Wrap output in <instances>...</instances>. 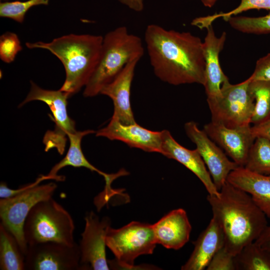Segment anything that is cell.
Segmentation results:
<instances>
[{
	"mask_svg": "<svg viewBox=\"0 0 270 270\" xmlns=\"http://www.w3.org/2000/svg\"><path fill=\"white\" fill-rule=\"evenodd\" d=\"M96 136L122 142L132 148L162 154V130L152 131L137 124H121L111 118L108 125L96 132Z\"/></svg>",
	"mask_w": 270,
	"mask_h": 270,
	"instance_id": "5bb4252c",
	"label": "cell"
},
{
	"mask_svg": "<svg viewBox=\"0 0 270 270\" xmlns=\"http://www.w3.org/2000/svg\"><path fill=\"white\" fill-rule=\"evenodd\" d=\"M22 48L18 35L7 32L0 36V58L5 63L13 62Z\"/></svg>",
	"mask_w": 270,
	"mask_h": 270,
	"instance_id": "f1b7e54d",
	"label": "cell"
},
{
	"mask_svg": "<svg viewBox=\"0 0 270 270\" xmlns=\"http://www.w3.org/2000/svg\"><path fill=\"white\" fill-rule=\"evenodd\" d=\"M249 88L255 101L250 124H256L270 117V82L250 80Z\"/></svg>",
	"mask_w": 270,
	"mask_h": 270,
	"instance_id": "d4e9b609",
	"label": "cell"
},
{
	"mask_svg": "<svg viewBox=\"0 0 270 270\" xmlns=\"http://www.w3.org/2000/svg\"><path fill=\"white\" fill-rule=\"evenodd\" d=\"M235 256L224 248H221L212 257L207 270H236Z\"/></svg>",
	"mask_w": 270,
	"mask_h": 270,
	"instance_id": "f546056e",
	"label": "cell"
},
{
	"mask_svg": "<svg viewBox=\"0 0 270 270\" xmlns=\"http://www.w3.org/2000/svg\"><path fill=\"white\" fill-rule=\"evenodd\" d=\"M103 36L90 34H70L49 42H26L30 49L48 50L60 60L66 72L64 82L60 90L70 96L85 87L98 64Z\"/></svg>",
	"mask_w": 270,
	"mask_h": 270,
	"instance_id": "3957f363",
	"label": "cell"
},
{
	"mask_svg": "<svg viewBox=\"0 0 270 270\" xmlns=\"http://www.w3.org/2000/svg\"><path fill=\"white\" fill-rule=\"evenodd\" d=\"M96 132L94 130H88L84 131H76L68 134L70 146L66 156L58 163L56 164L46 174L50 180L58 182L64 181L65 177L58 175L60 170L66 166L75 168H85L92 172H96L102 176L106 182V187L111 186L112 182L117 178L120 176V172L116 174L105 173L92 164L86 158L81 148V142L84 136L88 134Z\"/></svg>",
	"mask_w": 270,
	"mask_h": 270,
	"instance_id": "44dd1931",
	"label": "cell"
},
{
	"mask_svg": "<svg viewBox=\"0 0 270 270\" xmlns=\"http://www.w3.org/2000/svg\"><path fill=\"white\" fill-rule=\"evenodd\" d=\"M56 188L57 185L53 182L38 184L14 196L0 200V224L16 237L24 254L28 246L24 232L26 218L36 204L52 198Z\"/></svg>",
	"mask_w": 270,
	"mask_h": 270,
	"instance_id": "ba28073f",
	"label": "cell"
},
{
	"mask_svg": "<svg viewBox=\"0 0 270 270\" xmlns=\"http://www.w3.org/2000/svg\"><path fill=\"white\" fill-rule=\"evenodd\" d=\"M161 154L178 161L192 172L202 182L209 194L218 196L220 192L196 149L190 150L184 148L174 140L168 130H163Z\"/></svg>",
	"mask_w": 270,
	"mask_h": 270,
	"instance_id": "2e32d148",
	"label": "cell"
},
{
	"mask_svg": "<svg viewBox=\"0 0 270 270\" xmlns=\"http://www.w3.org/2000/svg\"><path fill=\"white\" fill-rule=\"evenodd\" d=\"M152 227L156 243L176 250L188 242L192 230L186 212L181 208L170 211Z\"/></svg>",
	"mask_w": 270,
	"mask_h": 270,
	"instance_id": "ac0fdd59",
	"label": "cell"
},
{
	"mask_svg": "<svg viewBox=\"0 0 270 270\" xmlns=\"http://www.w3.org/2000/svg\"><path fill=\"white\" fill-rule=\"evenodd\" d=\"M0 269L25 270V254L13 234L0 224Z\"/></svg>",
	"mask_w": 270,
	"mask_h": 270,
	"instance_id": "7402d4cb",
	"label": "cell"
},
{
	"mask_svg": "<svg viewBox=\"0 0 270 270\" xmlns=\"http://www.w3.org/2000/svg\"><path fill=\"white\" fill-rule=\"evenodd\" d=\"M250 128L255 138L264 137L270 142V117L258 124H253Z\"/></svg>",
	"mask_w": 270,
	"mask_h": 270,
	"instance_id": "d6a6232c",
	"label": "cell"
},
{
	"mask_svg": "<svg viewBox=\"0 0 270 270\" xmlns=\"http://www.w3.org/2000/svg\"><path fill=\"white\" fill-rule=\"evenodd\" d=\"M156 244L152 224L134 221L118 229L110 226L106 245L116 259L108 262L131 268L136 258L152 254Z\"/></svg>",
	"mask_w": 270,
	"mask_h": 270,
	"instance_id": "52a82bcc",
	"label": "cell"
},
{
	"mask_svg": "<svg viewBox=\"0 0 270 270\" xmlns=\"http://www.w3.org/2000/svg\"><path fill=\"white\" fill-rule=\"evenodd\" d=\"M234 258L236 270H270V250L255 241L244 246Z\"/></svg>",
	"mask_w": 270,
	"mask_h": 270,
	"instance_id": "603a6c76",
	"label": "cell"
},
{
	"mask_svg": "<svg viewBox=\"0 0 270 270\" xmlns=\"http://www.w3.org/2000/svg\"><path fill=\"white\" fill-rule=\"evenodd\" d=\"M219 192L218 196L208 194L207 200L223 230L224 248L236 256L260 236L268 226L266 216L250 194L228 181Z\"/></svg>",
	"mask_w": 270,
	"mask_h": 270,
	"instance_id": "7a4b0ae2",
	"label": "cell"
},
{
	"mask_svg": "<svg viewBox=\"0 0 270 270\" xmlns=\"http://www.w3.org/2000/svg\"></svg>",
	"mask_w": 270,
	"mask_h": 270,
	"instance_id": "8d00e7d4",
	"label": "cell"
},
{
	"mask_svg": "<svg viewBox=\"0 0 270 270\" xmlns=\"http://www.w3.org/2000/svg\"><path fill=\"white\" fill-rule=\"evenodd\" d=\"M140 60L136 59L129 62L100 93L112 100L114 109L112 118L122 124L136 123L130 104V90L135 69Z\"/></svg>",
	"mask_w": 270,
	"mask_h": 270,
	"instance_id": "9a60e30c",
	"label": "cell"
},
{
	"mask_svg": "<svg viewBox=\"0 0 270 270\" xmlns=\"http://www.w3.org/2000/svg\"><path fill=\"white\" fill-rule=\"evenodd\" d=\"M250 128L249 126L230 128L211 120L204 126L203 130L232 161L239 166L244 167L249 150L256 138Z\"/></svg>",
	"mask_w": 270,
	"mask_h": 270,
	"instance_id": "4fadbf2b",
	"label": "cell"
},
{
	"mask_svg": "<svg viewBox=\"0 0 270 270\" xmlns=\"http://www.w3.org/2000/svg\"><path fill=\"white\" fill-rule=\"evenodd\" d=\"M250 81L248 78L232 84L228 80L222 84L218 95L207 96L212 121L230 128L250 126L254 108L249 88Z\"/></svg>",
	"mask_w": 270,
	"mask_h": 270,
	"instance_id": "8992f818",
	"label": "cell"
},
{
	"mask_svg": "<svg viewBox=\"0 0 270 270\" xmlns=\"http://www.w3.org/2000/svg\"><path fill=\"white\" fill-rule=\"evenodd\" d=\"M206 34L203 42L205 59V76L204 86L207 96L218 95L222 84L228 80L222 72L219 60V55L226 40V34L223 32L218 37L216 36L212 24L206 28Z\"/></svg>",
	"mask_w": 270,
	"mask_h": 270,
	"instance_id": "e0dca14e",
	"label": "cell"
},
{
	"mask_svg": "<svg viewBox=\"0 0 270 270\" xmlns=\"http://www.w3.org/2000/svg\"><path fill=\"white\" fill-rule=\"evenodd\" d=\"M80 258V246L76 242L69 245L50 242L28 245L25 270H82Z\"/></svg>",
	"mask_w": 270,
	"mask_h": 270,
	"instance_id": "30bf717a",
	"label": "cell"
},
{
	"mask_svg": "<svg viewBox=\"0 0 270 270\" xmlns=\"http://www.w3.org/2000/svg\"><path fill=\"white\" fill-rule=\"evenodd\" d=\"M226 21L234 29L242 32L262 34L270 33V12L264 16H232Z\"/></svg>",
	"mask_w": 270,
	"mask_h": 270,
	"instance_id": "4316f807",
	"label": "cell"
},
{
	"mask_svg": "<svg viewBox=\"0 0 270 270\" xmlns=\"http://www.w3.org/2000/svg\"><path fill=\"white\" fill-rule=\"evenodd\" d=\"M264 9L270 12V0H240V4L234 9L226 12H220L206 16L194 18L191 22L192 25L200 29L206 28L216 19L222 18L224 20L232 16H235L250 10Z\"/></svg>",
	"mask_w": 270,
	"mask_h": 270,
	"instance_id": "484cf974",
	"label": "cell"
},
{
	"mask_svg": "<svg viewBox=\"0 0 270 270\" xmlns=\"http://www.w3.org/2000/svg\"><path fill=\"white\" fill-rule=\"evenodd\" d=\"M218 0H201L202 4L206 7L212 8Z\"/></svg>",
	"mask_w": 270,
	"mask_h": 270,
	"instance_id": "d590c367",
	"label": "cell"
},
{
	"mask_svg": "<svg viewBox=\"0 0 270 270\" xmlns=\"http://www.w3.org/2000/svg\"><path fill=\"white\" fill-rule=\"evenodd\" d=\"M49 0H28L24 2H4L0 3V16L22 23L28 11L32 7L48 5Z\"/></svg>",
	"mask_w": 270,
	"mask_h": 270,
	"instance_id": "83f0119b",
	"label": "cell"
},
{
	"mask_svg": "<svg viewBox=\"0 0 270 270\" xmlns=\"http://www.w3.org/2000/svg\"><path fill=\"white\" fill-rule=\"evenodd\" d=\"M120 3L128 6L129 8L137 12L144 10V0H118Z\"/></svg>",
	"mask_w": 270,
	"mask_h": 270,
	"instance_id": "e575fe53",
	"label": "cell"
},
{
	"mask_svg": "<svg viewBox=\"0 0 270 270\" xmlns=\"http://www.w3.org/2000/svg\"><path fill=\"white\" fill-rule=\"evenodd\" d=\"M84 220V229L79 245L82 268L108 270L110 267L106 258V236L110 226V220L108 217L100 220L91 211L86 214Z\"/></svg>",
	"mask_w": 270,
	"mask_h": 270,
	"instance_id": "8fae6325",
	"label": "cell"
},
{
	"mask_svg": "<svg viewBox=\"0 0 270 270\" xmlns=\"http://www.w3.org/2000/svg\"><path fill=\"white\" fill-rule=\"evenodd\" d=\"M74 224L70 214L52 198L36 204L29 212L24 227L28 245L57 242L72 245Z\"/></svg>",
	"mask_w": 270,
	"mask_h": 270,
	"instance_id": "5b68a950",
	"label": "cell"
},
{
	"mask_svg": "<svg viewBox=\"0 0 270 270\" xmlns=\"http://www.w3.org/2000/svg\"><path fill=\"white\" fill-rule=\"evenodd\" d=\"M184 128L188 138L196 144L216 188L220 191L230 173L239 166L228 158L222 149L203 130L200 129L196 122H186Z\"/></svg>",
	"mask_w": 270,
	"mask_h": 270,
	"instance_id": "7c38bea8",
	"label": "cell"
},
{
	"mask_svg": "<svg viewBox=\"0 0 270 270\" xmlns=\"http://www.w3.org/2000/svg\"><path fill=\"white\" fill-rule=\"evenodd\" d=\"M144 48L141 38L120 26L103 36L100 58L92 77L85 86L83 94L92 97L100 94L130 62L140 60Z\"/></svg>",
	"mask_w": 270,
	"mask_h": 270,
	"instance_id": "277c9868",
	"label": "cell"
},
{
	"mask_svg": "<svg viewBox=\"0 0 270 270\" xmlns=\"http://www.w3.org/2000/svg\"><path fill=\"white\" fill-rule=\"evenodd\" d=\"M249 78L252 81L270 82V53L256 61L254 72Z\"/></svg>",
	"mask_w": 270,
	"mask_h": 270,
	"instance_id": "4dcf8cb0",
	"label": "cell"
},
{
	"mask_svg": "<svg viewBox=\"0 0 270 270\" xmlns=\"http://www.w3.org/2000/svg\"><path fill=\"white\" fill-rule=\"evenodd\" d=\"M144 40L154 72L160 80L174 86L204 85L205 59L199 37L150 24Z\"/></svg>",
	"mask_w": 270,
	"mask_h": 270,
	"instance_id": "6da1fadb",
	"label": "cell"
},
{
	"mask_svg": "<svg viewBox=\"0 0 270 270\" xmlns=\"http://www.w3.org/2000/svg\"><path fill=\"white\" fill-rule=\"evenodd\" d=\"M244 168L252 172L270 175V142L264 137H256L252 144Z\"/></svg>",
	"mask_w": 270,
	"mask_h": 270,
	"instance_id": "cb8c5ba5",
	"label": "cell"
},
{
	"mask_svg": "<svg viewBox=\"0 0 270 270\" xmlns=\"http://www.w3.org/2000/svg\"><path fill=\"white\" fill-rule=\"evenodd\" d=\"M262 247L270 250V226H267L255 240Z\"/></svg>",
	"mask_w": 270,
	"mask_h": 270,
	"instance_id": "836d02e7",
	"label": "cell"
},
{
	"mask_svg": "<svg viewBox=\"0 0 270 270\" xmlns=\"http://www.w3.org/2000/svg\"><path fill=\"white\" fill-rule=\"evenodd\" d=\"M224 244L223 230L216 220L212 217L206 228L194 242V250L181 270H204L214 255Z\"/></svg>",
	"mask_w": 270,
	"mask_h": 270,
	"instance_id": "d6986e66",
	"label": "cell"
},
{
	"mask_svg": "<svg viewBox=\"0 0 270 270\" xmlns=\"http://www.w3.org/2000/svg\"><path fill=\"white\" fill-rule=\"evenodd\" d=\"M226 181L250 194L270 218V175L258 174L239 166L230 173Z\"/></svg>",
	"mask_w": 270,
	"mask_h": 270,
	"instance_id": "ffe728a7",
	"label": "cell"
},
{
	"mask_svg": "<svg viewBox=\"0 0 270 270\" xmlns=\"http://www.w3.org/2000/svg\"><path fill=\"white\" fill-rule=\"evenodd\" d=\"M70 97L66 92L58 90H46L30 81V87L27 96L20 106L33 100H40L46 104L50 109L55 123L52 131L48 132L44 138L46 151L55 148L60 154L64 151L66 137L76 131L75 122L71 118L67 110L68 98Z\"/></svg>",
	"mask_w": 270,
	"mask_h": 270,
	"instance_id": "9c48e42d",
	"label": "cell"
},
{
	"mask_svg": "<svg viewBox=\"0 0 270 270\" xmlns=\"http://www.w3.org/2000/svg\"><path fill=\"white\" fill-rule=\"evenodd\" d=\"M46 180H50L47 175H40L34 182L24 185L17 189L9 188L6 182H2L0 184V197L1 198H3L14 196L30 188L40 184L42 182Z\"/></svg>",
	"mask_w": 270,
	"mask_h": 270,
	"instance_id": "1f68e13d",
	"label": "cell"
}]
</instances>
